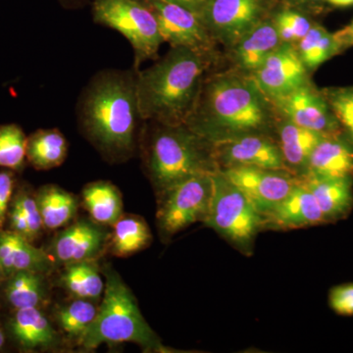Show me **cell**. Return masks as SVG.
Listing matches in <instances>:
<instances>
[{"mask_svg": "<svg viewBox=\"0 0 353 353\" xmlns=\"http://www.w3.org/2000/svg\"><path fill=\"white\" fill-rule=\"evenodd\" d=\"M212 175L192 176L160 194L157 220L164 236H174L194 223L205 221L212 199Z\"/></svg>", "mask_w": 353, "mask_h": 353, "instance_id": "ba28073f", "label": "cell"}, {"mask_svg": "<svg viewBox=\"0 0 353 353\" xmlns=\"http://www.w3.org/2000/svg\"><path fill=\"white\" fill-rule=\"evenodd\" d=\"M220 171L252 202L263 220L301 180L292 172L259 167H231Z\"/></svg>", "mask_w": 353, "mask_h": 353, "instance_id": "8fae6325", "label": "cell"}, {"mask_svg": "<svg viewBox=\"0 0 353 353\" xmlns=\"http://www.w3.org/2000/svg\"><path fill=\"white\" fill-rule=\"evenodd\" d=\"M60 281L73 299L97 301L102 299L105 289V281L95 261L65 265Z\"/></svg>", "mask_w": 353, "mask_h": 353, "instance_id": "4316f807", "label": "cell"}, {"mask_svg": "<svg viewBox=\"0 0 353 353\" xmlns=\"http://www.w3.org/2000/svg\"><path fill=\"white\" fill-rule=\"evenodd\" d=\"M109 238L110 233L102 225L81 219L57 234L48 252L57 267L95 261L108 248Z\"/></svg>", "mask_w": 353, "mask_h": 353, "instance_id": "9a60e30c", "label": "cell"}, {"mask_svg": "<svg viewBox=\"0 0 353 353\" xmlns=\"http://www.w3.org/2000/svg\"><path fill=\"white\" fill-rule=\"evenodd\" d=\"M329 305L336 314L353 316V283L336 285L331 289Z\"/></svg>", "mask_w": 353, "mask_h": 353, "instance_id": "e575fe53", "label": "cell"}, {"mask_svg": "<svg viewBox=\"0 0 353 353\" xmlns=\"http://www.w3.org/2000/svg\"><path fill=\"white\" fill-rule=\"evenodd\" d=\"M330 108L353 145V87L323 88Z\"/></svg>", "mask_w": 353, "mask_h": 353, "instance_id": "d6a6232c", "label": "cell"}, {"mask_svg": "<svg viewBox=\"0 0 353 353\" xmlns=\"http://www.w3.org/2000/svg\"><path fill=\"white\" fill-rule=\"evenodd\" d=\"M212 145L219 170L246 166L289 171L280 146L265 132L230 137L214 141Z\"/></svg>", "mask_w": 353, "mask_h": 353, "instance_id": "7c38bea8", "label": "cell"}, {"mask_svg": "<svg viewBox=\"0 0 353 353\" xmlns=\"http://www.w3.org/2000/svg\"><path fill=\"white\" fill-rule=\"evenodd\" d=\"M58 3L65 10H82L85 7L90 6L94 0H57Z\"/></svg>", "mask_w": 353, "mask_h": 353, "instance_id": "ab89813d", "label": "cell"}, {"mask_svg": "<svg viewBox=\"0 0 353 353\" xmlns=\"http://www.w3.org/2000/svg\"><path fill=\"white\" fill-rule=\"evenodd\" d=\"M68 143L58 129H39L27 141V161L37 170H50L64 163Z\"/></svg>", "mask_w": 353, "mask_h": 353, "instance_id": "d4e9b609", "label": "cell"}, {"mask_svg": "<svg viewBox=\"0 0 353 353\" xmlns=\"http://www.w3.org/2000/svg\"><path fill=\"white\" fill-rule=\"evenodd\" d=\"M27 141L17 124L0 126V167L13 172L24 170L27 162Z\"/></svg>", "mask_w": 353, "mask_h": 353, "instance_id": "4dcf8cb0", "label": "cell"}, {"mask_svg": "<svg viewBox=\"0 0 353 353\" xmlns=\"http://www.w3.org/2000/svg\"><path fill=\"white\" fill-rule=\"evenodd\" d=\"M6 273H4L3 268H2L1 264H0V287H2V285H3L4 282H6Z\"/></svg>", "mask_w": 353, "mask_h": 353, "instance_id": "ee69618b", "label": "cell"}, {"mask_svg": "<svg viewBox=\"0 0 353 353\" xmlns=\"http://www.w3.org/2000/svg\"><path fill=\"white\" fill-rule=\"evenodd\" d=\"M83 208L97 224L111 226L123 215L122 196L117 188L108 181L88 183L82 192Z\"/></svg>", "mask_w": 353, "mask_h": 353, "instance_id": "cb8c5ba5", "label": "cell"}, {"mask_svg": "<svg viewBox=\"0 0 353 353\" xmlns=\"http://www.w3.org/2000/svg\"><path fill=\"white\" fill-rule=\"evenodd\" d=\"M104 277L105 289L99 312L78 345L83 350H94L104 343H134L150 352H165L119 274L106 268Z\"/></svg>", "mask_w": 353, "mask_h": 353, "instance_id": "5b68a950", "label": "cell"}, {"mask_svg": "<svg viewBox=\"0 0 353 353\" xmlns=\"http://www.w3.org/2000/svg\"><path fill=\"white\" fill-rule=\"evenodd\" d=\"M0 264L6 279L24 271L48 275L57 267L50 253L10 230L0 231Z\"/></svg>", "mask_w": 353, "mask_h": 353, "instance_id": "ac0fdd59", "label": "cell"}, {"mask_svg": "<svg viewBox=\"0 0 353 353\" xmlns=\"http://www.w3.org/2000/svg\"><path fill=\"white\" fill-rule=\"evenodd\" d=\"M327 223L314 196L303 178L263 220V226L273 229L294 230Z\"/></svg>", "mask_w": 353, "mask_h": 353, "instance_id": "2e32d148", "label": "cell"}, {"mask_svg": "<svg viewBox=\"0 0 353 353\" xmlns=\"http://www.w3.org/2000/svg\"><path fill=\"white\" fill-rule=\"evenodd\" d=\"M340 52L353 48V20L350 24L334 32Z\"/></svg>", "mask_w": 353, "mask_h": 353, "instance_id": "74e56055", "label": "cell"}, {"mask_svg": "<svg viewBox=\"0 0 353 353\" xmlns=\"http://www.w3.org/2000/svg\"><path fill=\"white\" fill-rule=\"evenodd\" d=\"M99 312L95 301L73 299L71 303L59 306L55 312V321L70 340L79 343Z\"/></svg>", "mask_w": 353, "mask_h": 353, "instance_id": "f546056e", "label": "cell"}, {"mask_svg": "<svg viewBox=\"0 0 353 353\" xmlns=\"http://www.w3.org/2000/svg\"><path fill=\"white\" fill-rule=\"evenodd\" d=\"M250 76L272 102L309 82L308 70L296 46L285 43L273 51Z\"/></svg>", "mask_w": 353, "mask_h": 353, "instance_id": "5bb4252c", "label": "cell"}, {"mask_svg": "<svg viewBox=\"0 0 353 353\" xmlns=\"http://www.w3.org/2000/svg\"><path fill=\"white\" fill-rule=\"evenodd\" d=\"M7 218H8L9 220V228H10L9 230H10V231L20 234V236H24V238L31 241L29 228H28L27 221H26L25 216L23 214L22 209H21L19 204L14 201V199H12V202H11L8 217Z\"/></svg>", "mask_w": 353, "mask_h": 353, "instance_id": "8d00e7d4", "label": "cell"}, {"mask_svg": "<svg viewBox=\"0 0 353 353\" xmlns=\"http://www.w3.org/2000/svg\"><path fill=\"white\" fill-rule=\"evenodd\" d=\"M282 43L296 46L314 23L307 16L299 10L285 6L271 16Z\"/></svg>", "mask_w": 353, "mask_h": 353, "instance_id": "1f68e13d", "label": "cell"}, {"mask_svg": "<svg viewBox=\"0 0 353 353\" xmlns=\"http://www.w3.org/2000/svg\"><path fill=\"white\" fill-rule=\"evenodd\" d=\"M138 70L104 69L83 88L76 114L85 139L109 161L120 162L136 152L145 121L137 92Z\"/></svg>", "mask_w": 353, "mask_h": 353, "instance_id": "6da1fadb", "label": "cell"}, {"mask_svg": "<svg viewBox=\"0 0 353 353\" xmlns=\"http://www.w3.org/2000/svg\"><path fill=\"white\" fill-rule=\"evenodd\" d=\"M282 1L284 2L285 6L299 10L304 7L314 6L318 2L324 1V0H282Z\"/></svg>", "mask_w": 353, "mask_h": 353, "instance_id": "60d3db41", "label": "cell"}, {"mask_svg": "<svg viewBox=\"0 0 353 353\" xmlns=\"http://www.w3.org/2000/svg\"><path fill=\"white\" fill-rule=\"evenodd\" d=\"M272 0H208L201 19L216 43L227 48L271 17Z\"/></svg>", "mask_w": 353, "mask_h": 353, "instance_id": "9c48e42d", "label": "cell"}, {"mask_svg": "<svg viewBox=\"0 0 353 353\" xmlns=\"http://www.w3.org/2000/svg\"><path fill=\"white\" fill-rule=\"evenodd\" d=\"M15 183L13 171L0 172V231L3 230L4 224L8 217Z\"/></svg>", "mask_w": 353, "mask_h": 353, "instance_id": "d590c367", "label": "cell"}, {"mask_svg": "<svg viewBox=\"0 0 353 353\" xmlns=\"http://www.w3.org/2000/svg\"><path fill=\"white\" fill-rule=\"evenodd\" d=\"M44 229L57 230L67 226L78 212V199L55 185H46L36 194Z\"/></svg>", "mask_w": 353, "mask_h": 353, "instance_id": "484cf974", "label": "cell"}, {"mask_svg": "<svg viewBox=\"0 0 353 353\" xmlns=\"http://www.w3.org/2000/svg\"><path fill=\"white\" fill-rule=\"evenodd\" d=\"M4 345H6V334H4L1 324H0V350L4 347Z\"/></svg>", "mask_w": 353, "mask_h": 353, "instance_id": "7bdbcfd3", "label": "cell"}, {"mask_svg": "<svg viewBox=\"0 0 353 353\" xmlns=\"http://www.w3.org/2000/svg\"><path fill=\"white\" fill-rule=\"evenodd\" d=\"M282 43L273 20L269 17L246 32L229 50L236 70L252 75Z\"/></svg>", "mask_w": 353, "mask_h": 353, "instance_id": "d6986e66", "label": "cell"}, {"mask_svg": "<svg viewBox=\"0 0 353 353\" xmlns=\"http://www.w3.org/2000/svg\"><path fill=\"white\" fill-rule=\"evenodd\" d=\"M90 8L95 24L120 32L131 44L132 68L139 71L145 61L157 59L163 39L146 0H94Z\"/></svg>", "mask_w": 353, "mask_h": 353, "instance_id": "8992f818", "label": "cell"}, {"mask_svg": "<svg viewBox=\"0 0 353 353\" xmlns=\"http://www.w3.org/2000/svg\"><path fill=\"white\" fill-rule=\"evenodd\" d=\"M8 330L16 345L24 352L50 350L59 343L58 332L41 308L14 310Z\"/></svg>", "mask_w": 353, "mask_h": 353, "instance_id": "e0dca14e", "label": "cell"}, {"mask_svg": "<svg viewBox=\"0 0 353 353\" xmlns=\"http://www.w3.org/2000/svg\"><path fill=\"white\" fill-rule=\"evenodd\" d=\"M13 199L22 209L23 214L27 221L28 228H29L30 238L34 243L41 236L44 228L36 194H32L28 188H21L17 194L13 196Z\"/></svg>", "mask_w": 353, "mask_h": 353, "instance_id": "836d02e7", "label": "cell"}, {"mask_svg": "<svg viewBox=\"0 0 353 353\" xmlns=\"http://www.w3.org/2000/svg\"><path fill=\"white\" fill-rule=\"evenodd\" d=\"M330 6L336 7H347L353 6V0H324Z\"/></svg>", "mask_w": 353, "mask_h": 353, "instance_id": "b9f144b4", "label": "cell"}, {"mask_svg": "<svg viewBox=\"0 0 353 353\" xmlns=\"http://www.w3.org/2000/svg\"><path fill=\"white\" fill-rule=\"evenodd\" d=\"M280 117V116H279ZM276 124L279 137L278 145L288 170H303L307 167L309 157L317 143L321 141L322 134L311 131L294 123L280 117Z\"/></svg>", "mask_w": 353, "mask_h": 353, "instance_id": "7402d4cb", "label": "cell"}, {"mask_svg": "<svg viewBox=\"0 0 353 353\" xmlns=\"http://www.w3.org/2000/svg\"><path fill=\"white\" fill-rule=\"evenodd\" d=\"M152 240L150 228L143 218L136 215H122L113 225L108 248L115 256L127 257L141 252Z\"/></svg>", "mask_w": 353, "mask_h": 353, "instance_id": "83f0119b", "label": "cell"}, {"mask_svg": "<svg viewBox=\"0 0 353 353\" xmlns=\"http://www.w3.org/2000/svg\"><path fill=\"white\" fill-rule=\"evenodd\" d=\"M141 139L146 171L159 194L192 176L219 170L212 143L187 125L145 122Z\"/></svg>", "mask_w": 353, "mask_h": 353, "instance_id": "277c9868", "label": "cell"}, {"mask_svg": "<svg viewBox=\"0 0 353 353\" xmlns=\"http://www.w3.org/2000/svg\"><path fill=\"white\" fill-rule=\"evenodd\" d=\"M44 274L18 272L6 279L3 294L6 303L14 309L43 308L50 301V285Z\"/></svg>", "mask_w": 353, "mask_h": 353, "instance_id": "603a6c76", "label": "cell"}, {"mask_svg": "<svg viewBox=\"0 0 353 353\" xmlns=\"http://www.w3.org/2000/svg\"><path fill=\"white\" fill-rule=\"evenodd\" d=\"M280 117L322 136L341 134L340 123L321 90L309 82L273 101Z\"/></svg>", "mask_w": 353, "mask_h": 353, "instance_id": "4fadbf2b", "label": "cell"}, {"mask_svg": "<svg viewBox=\"0 0 353 353\" xmlns=\"http://www.w3.org/2000/svg\"><path fill=\"white\" fill-rule=\"evenodd\" d=\"M314 196L327 223L345 217L353 208V176H301Z\"/></svg>", "mask_w": 353, "mask_h": 353, "instance_id": "44dd1931", "label": "cell"}, {"mask_svg": "<svg viewBox=\"0 0 353 353\" xmlns=\"http://www.w3.org/2000/svg\"><path fill=\"white\" fill-rule=\"evenodd\" d=\"M299 57L309 71L317 69L320 65L339 54L338 43L334 32H330L323 26L314 24L296 44Z\"/></svg>", "mask_w": 353, "mask_h": 353, "instance_id": "f1b7e54d", "label": "cell"}, {"mask_svg": "<svg viewBox=\"0 0 353 353\" xmlns=\"http://www.w3.org/2000/svg\"><path fill=\"white\" fill-rule=\"evenodd\" d=\"M157 17L163 43L213 60L216 41L199 14L167 0H146Z\"/></svg>", "mask_w": 353, "mask_h": 353, "instance_id": "30bf717a", "label": "cell"}, {"mask_svg": "<svg viewBox=\"0 0 353 353\" xmlns=\"http://www.w3.org/2000/svg\"><path fill=\"white\" fill-rule=\"evenodd\" d=\"M303 175L322 178L353 176V145L341 134L323 137L309 157Z\"/></svg>", "mask_w": 353, "mask_h": 353, "instance_id": "ffe728a7", "label": "cell"}, {"mask_svg": "<svg viewBox=\"0 0 353 353\" xmlns=\"http://www.w3.org/2000/svg\"><path fill=\"white\" fill-rule=\"evenodd\" d=\"M213 194L206 226L245 254H250L263 219L245 194L223 175L213 173Z\"/></svg>", "mask_w": 353, "mask_h": 353, "instance_id": "52a82bcc", "label": "cell"}, {"mask_svg": "<svg viewBox=\"0 0 353 353\" xmlns=\"http://www.w3.org/2000/svg\"><path fill=\"white\" fill-rule=\"evenodd\" d=\"M279 114L254 79L241 72L204 78L188 127L214 143L219 139L265 132L275 126Z\"/></svg>", "mask_w": 353, "mask_h": 353, "instance_id": "7a4b0ae2", "label": "cell"}, {"mask_svg": "<svg viewBox=\"0 0 353 353\" xmlns=\"http://www.w3.org/2000/svg\"><path fill=\"white\" fill-rule=\"evenodd\" d=\"M167 1L185 7L192 12L199 14L201 17V14L203 12L208 0H167Z\"/></svg>", "mask_w": 353, "mask_h": 353, "instance_id": "f35d334b", "label": "cell"}, {"mask_svg": "<svg viewBox=\"0 0 353 353\" xmlns=\"http://www.w3.org/2000/svg\"><path fill=\"white\" fill-rule=\"evenodd\" d=\"M212 60L183 48H171L152 66L139 70L137 92L145 122L183 125L194 111Z\"/></svg>", "mask_w": 353, "mask_h": 353, "instance_id": "3957f363", "label": "cell"}]
</instances>
